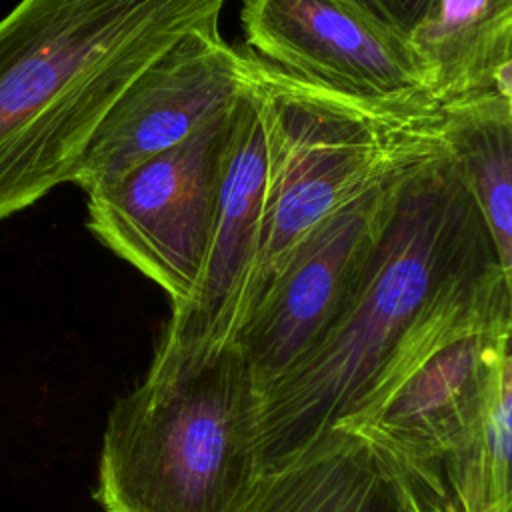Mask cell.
<instances>
[{
	"label": "cell",
	"mask_w": 512,
	"mask_h": 512,
	"mask_svg": "<svg viewBox=\"0 0 512 512\" xmlns=\"http://www.w3.org/2000/svg\"><path fill=\"white\" fill-rule=\"evenodd\" d=\"M240 112L242 94L180 144L86 194L90 234L158 284L172 308L198 280Z\"/></svg>",
	"instance_id": "cell-6"
},
{
	"label": "cell",
	"mask_w": 512,
	"mask_h": 512,
	"mask_svg": "<svg viewBox=\"0 0 512 512\" xmlns=\"http://www.w3.org/2000/svg\"><path fill=\"white\" fill-rule=\"evenodd\" d=\"M242 94L258 114L266 146L250 314L320 222L376 186L450 152L434 102L348 96L296 78L246 48Z\"/></svg>",
	"instance_id": "cell-3"
},
{
	"label": "cell",
	"mask_w": 512,
	"mask_h": 512,
	"mask_svg": "<svg viewBox=\"0 0 512 512\" xmlns=\"http://www.w3.org/2000/svg\"><path fill=\"white\" fill-rule=\"evenodd\" d=\"M242 94V50L200 26L156 58L94 132L72 184L86 194L114 184L194 134Z\"/></svg>",
	"instance_id": "cell-9"
},
{
	"label": "cell",
	"mask_w": 512,
	"mask_h": 512,
	"mask_svg": "<svg viewBox=\"0 0 512 512\" xmlns=\"http://www.w3.org/2000/svg\"><path fill=\"white\" fill-rule=\"evenodd\" d=\"M408 174L320 222L242 322L230 344L248 362L262 396L302 364L352 306Z\"/></svg>",
	"instance_id": "cell-7"
},
{
	"label": "cell",
	"mask_w": 512,
	"mask_h": 512,
	"mask_svg": "<svg viewBox=\"0 0 512 512\" xmlns=\"http://www.w3.org/2000/svg\"><path fill=\"white\" fill-rule=\"evenodd\" d=\"M440 112L448 152L512 278V96L482 94Z\"/></svg>",
	"instance_id": "cell-13"
},
{
	"label": "cell",
	"mask_w": 512,
	"mask_h": 512,
	"mask_svg": "<svg viewBox=\"0 0 512 512\" xmlns=\"http://www.w3.org/2000/svg\"><path fill=\"white\" fill-rule=\"evenodd\" d=\"M510 388L512 372L502 378L474 434L418 470L440 486L452 512H510Z\"/></svg>",
	"instance_id": "cell-14"
},
{
	"label": "cell",
	"mask_w": 512,
	"mask_h": 512,
	"mask_svg": "<svg viewBox=\"0 0 512 512\" xmlns=\"http://www.w3.org/2000/svg\"><path fill=\"white\" fill-rule=\"evenodd\" d=\"M244 512H452L440 486L374 440L334 426L264 472Z\"/></svg>",
	"instance_id": "cell-11"
},
{
	"label": "cell",
	"mask_w": 512,
	"mask_h": 512,
	"mask_svg": "<svg viewBox=\"0 0 512 512\" xmlns=\"http://www.w3.org/2000/svg\"><path fill=\"white\" fill-rule=\"evenodd\" d=\"M266 146L258 114L242 94L232 158L206 256L190 298L172 308L148 374H162L232 342L252 296L262 240Z\"/></svg>",
	"instance_id": "cell-10"
},
{
	"label": "cell",
	"mask_w": 512,
	"mask_h": 512,
	"mask_svg": "<svg viewBox=\"0 0 512 512\" xmlns=\"http://www.w3.org/2000/svg\"><path fill=\"white\" fill-rule=\"evenodd\" d=\"M240 22L246 50L296 78L348 96L434 102L408 36L356 0H240Z\"/></svg>",
	"instance_id": "cell-8"
},
{
	"label": "cell",
	"mask_w": 512,
	"mask_h": 512,
	"mask_svg": "<svg viewBox=\"0 0 512 512\" xmlns=\"http://www.w3.org/2000/svg\"><path fill=\"white\" fill-rule=\"evenodd\" d=\"M376 18L386 22L388 26L404 32L406 36L410 30L424 18L430 10L434 0H356Z\"/></svg>",
	"instance_id": "cell-15"
},
{
	"label": "cell",
	"mask_w": 512,
	"mask_h": 512,
	"mask_svg": "<svg viewBox=\"0 0 512 512\" xmlns=\"http://www.w3.org/2000/svg\"><path fill=\"white\" fill-rule=\"evenodd\" d=\"M226 0H20L0 18V222L74 180L128 86Z\"/></svg>",
	"instance_id": "cell-2"
},
{
	"label": "cell",
	"mask_w": 512,
	"mask_h": 512,
	"mask_svg": "<svg viewBox=\"0 0 512 512\" xmlns=\"http://www.w3.org/2000/svg\"><path fill=\"white\" fill-rule=\"evenodd\" d=\"M408 40L438 108L512 96V0H434Z\"/></svg>",
	"instance_id": "cell-12"
},
{
	"label": "cell",
	"mask_w": 512,
	"mask_h": 512,
	"mask_svg": "<svg viewBox=\"0 0 512 512\" xmlns=\"http://www.w3.org/2000/svg\"><path fill=\"white\" fill-rule=\"evenodd\" d=\"M512 280L470 292L392 358L338 426L390 450L414 470L474 434L512 372Z\"/></svg>",
	"instance_id": "cell-5"
},
{
	"label": "cell",
	"mask_w": 512,
	"mask_h": 512,
	"mask_svg": "<svg viewBox=\"0 0 512 512\" xmlns=\"http://www.w3.org/2000/svg\"><path fill=\"white\" fill-rule=\"evenodd\" d=\"M262 392L234 344L146 378L108 412L104 512H244L260 472Z\"/></svg>",
	"instance_id": "cell-4"
},
{
	"label": "cell",
	"mask_w": 512,
	"mask_h": 512,
	"mask_svg": "<svg viewBox=\"0 0 512 512\" xmlns=\"http://www.w3.org/2000/svg\"><path fill=\"white\" fill-rule=\"evenodd\" d=\"M500 276L510 278L454 158L412 170L352 306L262 396L260 472L286 464L346 420L414 334Z\"/></svg>",
	"instance_id": "cell-1"
}]
</instances>
